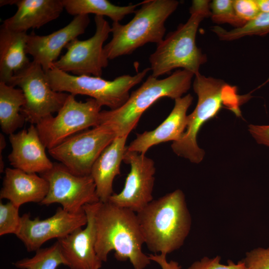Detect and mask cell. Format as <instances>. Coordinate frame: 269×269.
Masks as SVG:
<instances>
[{
	"label": "cell",
	"instance_id": "cell-9",
	"mask_svg": "<svg viewBox=\"0 0 269 269\" xmlns=\"http://www.w3.org/2000/svg\"><path fill=\"white\" fill-rule=\"evenodd\" d=\"M8 85L17 86L22 91L25 103L20 113L25 121L33 125L58 113L69 95L53 90L42 67L34 61L15 74Z\"/></svg>",
	"mask_w": 269,
	"mask_h": 269
},
{
	"label": "cell",
	"instance_id": "cell-30",
	"mask_svg": "<svg viewBox=\"0 0 269 269\" xmlns=\"http://www.w3.org/2000/svg\"><path fill=\"white\" fill-rule=\"evenodd\" d=\"M242 261L249 269H269V247L252 250L247 253Z\"/></svg>",
	"mask_w": 269,
	"mask_h": 269
},
{
	"label": "cell",
	"instance_id": "cell-35",
	"mask_svg": "<svg viewBox=\"0 0 269 269\" xmlns=\"http://www.w3.org/2000/svg\"><path fill=\"white\" fill-rule=\"evenodd\" d=\"M5 145H6V144H5V141L4 137L1 134H0V152L5 147Z\"/></svg>",
	"mask_w": 269,
	"mask_h": 269
},
{
	"label": "cell",
	"instance_id": "cell-13",
	"mask_svg": "<svg viewBox=\"0 0 269 269\" xmlns=\"http://www.w3.org/2000/svg\"><path fill=\"white\" fill-rule=\"evenodd\" d=\"M87 223L84 209L73 213L60 207L53 215L45 219L39 217L32 219L29 214H24L21 216L20 228L16 236L27 252H35L47 241L63 238Z\"/></svg>",
	"mask_w": 269,
	"mask_h": 269
},
{
	"label": "cell",
	"instance_id": "cell-17",
	"mask_svg": "<svg viewBox=\"0 0 269 269\" xmlns=\"http://www.w3.org/2000/svg\"><path fill=\"white\" fill-rule=\"evenodd\" d=\"M12 151L8 156L11 166L30 173L41 174L50 170L53 163L47 157L36 126L31 124L9 136Z\"/></svg>",
	"mask_w": 269,
	"mask_h": 269
},
{
	"label": "cell",
	"instance_id": "cell-4",
	"mask_svg": "<svg viewBox=\"0 0 269 269\" xmlns=\"http://www.w3.org/2000/svg\"><path fill=\"white\" fill-rule=\"evenodd\" d=\"M210 2L207 0H193L188 20L157 44L149 58L153 77L157 78L178 68L194 76L200 73V67L207 58L197 46L196 36L201 22L210 17Z\"/></svg>",
	"mask_w": 269,
	"mask_h": 269
},
{
	"label": "cell",
	"instance_id": "cell-34",
	"mask_svg": "<svg viewBox=\"0 0 269 269\" xmlns=\"http://www.w3.org/2000/svg\"><path fill=\"white\" fill-rule=\"evenodd\" d=\"M261 12H269V0H256Z\"/></svg>",
	"mask_w": 269,
	"mask_h": 269
},
{
	"label": "cell",
	"instance_id": "cell-18",
	"mask_svg": "<svg viewBox=\"0 0 269 269\" xmlns=\"http://www.w3.org/2000/svg\"><path fill=\"white\" fill-rule=\"evenodd\" d=\"M193 98L189 94L175 100L173 109L165 120L152 131L136 134L127 150L145 154L151 146L160 143L179 140L187 126V112Z\"/></svg>",
	"mask_w": 269,
	"mask_h": 269
},
{
	"label": "cell",
	"instance_id": "cell-22",
	"mask_svg": "<svg viewBox=\"0 0 269 269\" xmlns=\"http://www.w3.org/2000/svg\"><path fill=\"white\" fill-rule=\"evenodd\" d=\"M28 35L12 31L1 25L0 29V82L8 84L13 75L31 62L26 56Z\"/></svg>",
	"mask_w": 269,
	"mask_h": 269
},
{
	"label": "cell",
	"instance_id": "cell-15",
	"mask_svg": "<svg viewBox=\"0 0 269 269\" xmlns=\"http://www.w3.org/2000/svg\"><path fill=\"white\" fill-rule=\"evenodd\" d=\"M99 202L84 206L87 217L84 229H78L66 237L57 240L67 266L70 269H100L102 266L103 262L95 250V216Z\"/></svg>",
	"mask_w": 269,
	"mask_h": 269
},
{
	"label": "cell",
	"instance_id": "cell-7",
	"mask_svg": "<svg viewBox=\"0 0 269 269\" xmlns=\"http://www.w3.org/2000/svg\"><path fill=\"white\" fill-rule=\"evenodd\" d=\"M150 70L146 68L134 76L124 75L108 81L101 77L76 76L52 67L45 72L53 90L76 95H87L95 99L101 107L115 110L129 99L130 90L139 84Z\"/></svg>",
	"mask_w": 269,
	"mask_h": 269
},
{
	"label": "cell",
	"instance_id": "cell-20",
	"mask_svg": "<svg viewBox=\"0 0 269 269\" xmlns=\"http://www.w3.org/2000/svg\"><path fill=\"white\" fill-rule=\"evenodd\" d=\"M48 189V182L41 176L14 168H6L4 170L0 198L7 199L19 208L27 203L40 204Z\"/></svg>",
	"mask_w": 269,
	"mask_h": 269
},
{
	"label": "cell",
	"instance_id": "cell-3",
	"mask_svg": "<svg viewBox=\"0 0 269 269\" xmlns=\"http://www.w3.org/2000/svg\"><path fill=\"white\" fill-rule=\"evenodd\" d=\"M194 77L193 88L198 97L197 105L194 111L187 115V126L182 137L173 142L171 148L177 155L192 163H199L205 155L197 142L201 128L219 113L223 105L239 116L242 97L238 95L235 87L221 79L205 77L200 73Z\"/></svg>",
	"mask_w": 269,
	"mask_h": 269
},
{
	"label": "cell",
	"instance_id": "cell-24",
	"mask_svg": "<svg viewBox=\"0 0 269 269\" xmlns=\"http://www.w3.org/2000/svg\"><path fill=\"white\" fill-rule=\"evenodd\" d=\"M64 9L70 15L95 14L107 16L113 22H119L127 15L134 13L139 3L126 6L116 5L107 0H62Z\"/></svg>",
	"mask_w": 269,
	"mask_h": 269
},
{
	"label": "cell",
	"instance_id": "cell-19",
	"mask_svg": "<svg viewBox=\"0 0 269 269\" xmlns=\"http://www.w3.org/2000/svg\"><path fill=\"white\" fill-rule=\"evenodd\" d=\"M15 4L17 11L2 24L14 31L39 28L57 19L64 9L62 0H0V5Z\"/></svg>",
	"mask_w": 269,
	"mask_h": 269
},
{
	"label": "cell",
	"instance_id": "cell-31",
	"mask_svg": "<svg viewBox=\"0 0 269 269\" xmlns=\"http://www.w3.org/2000/svg\"><path fill=\"white\" fill-rule=\"evenodd\" d=\"M234 6L237 16L245 23L261 12L256 0H234Z\"/></svg>",
	"mask_w": 269,
	"mask_h": 269
},
{
	"label": "cell",
	"instance_id": "cell-33",
	"mask_svg": "<svg viewBox=\"0 0 269 269\" xmlns=\"http://www.w3.org/2000/svg\"><path fill=\"white\" fill-rule=\"evenodd\" d=\"M151 261L157 263L161 269H181L179 263L174 261L168 262L166 255L163 254H150L148 255Z\"/></svg>",
	"mask_w": 269,
	"mask_h": 269
},
{
	"label": "cell",
	"instance_id": "cell-29",
	"mask_svg": "<svg viewBox=\"0 0 269 269\" xmlns=\"http://www.w3.org/2000/svg\"><path fill=\"white\" fill-rule=\"evenodd\" d=\"M220 260L218 256L213 258L205 257L193 263L187 269H249L243 261L235 263L229 260L227 265H223Z\"/></svg>",
	"mask_w": 269,
	"mask_h": 269
},
{
	"label": "cell",
	"instance_id": "cell-16",
	"mask_svg": "<svg viewBox=\"0 0 269 269\" xmlns=\"http://www.w3.org/2000/svg\"><path fill=\"white\" fill-rule=\"evenodd\" d=\"M90 22L89 15H79L64 27L49 34L41 36L33 31L28 35L26 52L46 72L57 61L62 49L83 34Z\"/></svg>",
	"mask_w": 269,
	"mask_h": 269
},
{
	"label": "cell",
	"instance_id": "cell-32",
	"mask_svg": "<svg viewBox=\"0 0 269 269\" xmlns=\"http://www.w3.org/2000/svg\"><path fill=\"white\" fill-rule=\"evenodd\" d=\"M248 131L258 144L269 147V125L251 124Z\"/></svg>",
	"mask_w": 269,
	"mask_h": 269
},
{
	"label": "cell",
	"instance_id": "cell-27",
	"mask_svg": "<svg viewBox=\"0 0 269 269\" xmlns=\"http://www.w3.org/2000/svg\"><path fill=\"white\" fill-rule=\"evenodd\" d=\"M210 17L218 24L228 23L238 28L246 23L237 16L234 0H214L210 2Z\"/></svg>",
	"mask_w": 269,
	"mask_h": 269
},
{
	"label": "cell",
	"instance_id": "cell-5",
	"mask_svg": "<svg viewBox=\"0 0 269 269\" xmlns=\"http://www.w3.org/2000/svg\"><path fill=\"white\" fill-rule=\"evenodd\" d=\"M194 75L185 70H178L166 78L159 79L149 76L128 100L115 110L100 113L99 125L106 126L117 136H128L135 127L143 113L163 97L180 98L190 88Z\"/></svg>",
	"mask_w": 269,
	"mask_h": 269
},
{
	"label": "cell",
	"instance_id": "cell-28",
	"mask_svg": "<svg viewBox=\"0 0 269 269\" xmlns=\"http://www.w3.org/2000/svg\"><path fill=\"white\" fill-rule=\"evenodd\" d=\"M19 208L8 202L5 204L0 202V236L18 233L21 225V216Z\"/></svg>",
	"mask_w": 269,
	"mask_h": 269
},
{
	"label": "cell",
	"instance_id": "cell-25",
	"mask_svg": "<svg viewBox=\"0 0 269 269\" xmlns=\"http://www.w3.org/2000/svg\"><path fill=\"white\" fill-rule=\"evenodd\" d=\"M12 264L19 269H57L60 265L67 266L57 241L48 247L40 248L32 257L23 258Z\"/></svg>",
	"mask_w": 269,
	"mask_h": 269
},
{
	"label": "cell",
	"instance_id": "cell-2",
	"mask_svg": "<svg viewBox=\"0 0 269 269\" xmlns=\"http://www.w3.org/2000/svg\"><path fill=\"white\" fill-rule=\"evenodd\" d=\"M136 215L144 244L154 254L177 250L190 231L191 215L180 189L153 199Z\"/></svg>",
	"mask_w": 269,
	"mask_h": 269
},
{
	"label": "cell",
	"instance_id": "cell-23",
	"mask_svg": "<svg viewBox=\"0 0 269 269\" xmlns=\"http://www.w3.org/2000/svg\"><path fill=\"white\" fill-rule=\"evenodd\" d=\"M25 99L20 89L0 82V125L1 131L11 134L22 127L25 119L20 113Z\"/></svg>",
	"mask_w": 269,
	"mask_h": 269
},
{
	"label": "cell",
	"instance_id": "cell-11",
	"mask_svg": "<svg viewBox=\"0 0 269 269\" xmlns=\"http://www.w3.org/2000/svg\"><path fill=\"white\" fill-rule=\"evenodd\" d=\"M94 19L96 29L94 35L85 40L76 38L69 42L65 47L67 52L52 68L76 76L101 77L103 68L108 65L103 44L111 33V27L104 16L95 15Z\"/></svg>",
	"mask_w": 269,
	"mask_h": 269
},
{
	"label": "cell",
	"instance_id": "cell-1",
	"mask_svg": "<svg viewBox=\"0 0 269 269\" xmlns=\"http://www.w3.org/2000/svg\"><path fill=\"white\" fill-rule=\"evenodd\" d=\"M95 250L102 262L110 252L120 261L129 260L134 269H144L151 262L142 251L144 244L136 213L110 201H100L96 213Z\"/></svg>",
	"mask_w": 269,
	"mask_h": 269
},
{
	"label": "cell",
	"instance_id": "cell-12",
	"mask_svg": "<svg viewBox=\"0 0 269 269\" xmlns=\"http://www.w3.org/2000/svg\"><path fill=\"white\" fill-rule=\"evenodd\" d=\"M40 176L49 185L48 193L41 205L57 203L64 210L75 213L83 210L87 204L100 201L91 175H76L62 163L55 162L50 170Z\"/></svg>",
	"mask_w": 269,
	"mask_h": 269
},
{
	"label": "cell",
	"instance_id": "cell-10",
	"mask_svg": "<svg viewBox=\"0 0 269 269\" xmlns=\"http://www.w3.org/2000/svg\"><path fill=\"white\" fill-rule=\"evenodd\" d=\"M116 137L108 127L98 125L71 136L48 151L74 174L89 175L95 161Z\"/></svg>",
	"mask_w": 269,
	"mask_h": 269
},
{
	"label": "cell",
	"instance_id": "cell-26",
	"mask_svg": "<svg viewBox=\"0 0 269 269\" xmlns=\"http://www.w3.org/2000/svg\"><path fill=\"white\" fill-rule=\"evenodd\" d=\"M219 39L223 41H233L246 36H263L269 33V12H261L256 17L244 25L227 30L219 26L211 27Z\"/></svg>",
	"mask_w": 269,
	"mask_h": 269
},
{
	"label": "cell",
	"instance_id": "cell-21",
	"mask_svg": "<svg viewBox=\"0 0 269 269\" xmlns=\"http://www.w3.org/2000/svg\"><path fill=\"white\" fill-rule=\"evenodd\" d=\"M128 136H117L102 151L91 171L97 194L101 202H106L114 194L113 184L120 174V165L127 151Z\"/></svg>",
	"mask_w": 269,
	"mask_h": 269
},
{
	"label": "cell",
	"instance_id": "cell-8",
	"mask_svg": "<svg viewBox=\"0 0 269 269\" xmlns=\"http://www.w3.org/2000/svg\"><path fill=\"white\" fill-rule=\"evenodd\" d=\"M101 106L94 99L77 101L69 95L55 116L51 115L35 125L45 147L50 149L81 132L99 125Z\"/></svg>",
	"mask_w": 269,
	"mask_h": 269
},
{
	"label": "cell",
	"instance_id": "cell-14",
	"mask_svg": "<svg viewBox=\"0 0 269 269\" xmlns=\"http://www.w3.org/2000/svg\"><path fill=\"white\" fill-rule=\"evenodd\" d=\"M123 161L130 165V171L122 190L114 193L109 201L136 213L153 200L154 162L145 154L127 150Z\"/></svg>",
	"mask_w": 269,
	"mask_h": 269
},
{
	"label": "cell",
	"instance_id": "cell-6",
	"mask_svg": "<svg viewBox=\"0 0 269 269\" xmlns=\"http://www.w3.org/2000/svg\"><path fill=\"white\" fill-rule=\"evenodd\" d=\"M175 0H148L140 2L133 19L126 24L113 22L112 38L104 46L108 59L132 54L149 43H159L164 39L165 22L176 9Z\"/></svg>",
	"mask_w": 269,
	"mask_h": 269
}]
</instances>
